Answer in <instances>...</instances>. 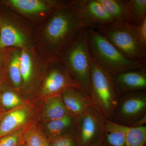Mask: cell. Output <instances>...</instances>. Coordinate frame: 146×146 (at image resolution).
I'll list each match as a JSON object with an SVG mask.
<instances>
[{"label": "cell", "instance_id": "cell-1", "mask_svg": "<svg viewBox=\"0 0 146 146\" xmlns=\"http://www.w3.org/2000/svg\"><path fill=\"white\" fill-rule=\"evenodd\" d=\"M87 44L91 57L111 76L133 69H146V64L126 57L94 29L86 30Z\"/></svg>", "mask_w": 146, "mask_h": 146}, {"label": "cell", "instance_id": "cell-2", "mask_svg": "<svg viewBox=\"0 0 146 146\" xmlns=\"http://www.w3.org/2000/svg\"><path fill=\"white\" fill-rule=\"evenodd\" d=\"M96 29L126 57L146 64V45L139 39L135 24L114 21Z\"/></svg>", "mask_w": 146, "mask_h": 146}, {"label": "cell", "instance_id": "cell-3", "mask_svg": "<svg viewBox=\"0 0 146 146\" xmlns=\"http://www.w3.org/2000/svg\"><path fill=\"white\" fill-rule=\"evenodd\" d=\"M121 94L112 76L91 56V97L94 106L106 120H112Z\"/></svg>", "mask_w": 146, "mask_h": 146}, {"label": "cell", "instance_id": "cell-4", "mask_svg": "<svg viewBox=\"0 0 146 146\" xmlns=\"http://www.w3.org/2000/svg\"><path fill=\"white\" fill-rule=\"evenodd\" d=\"M86 30L84 29L79 33L65 54V61L74 80L91 97V56L87 44Z\"/></svg>", "mask_w": 146, "mask_h": 146}, {"label": "cell", "instance_id": "cell-5", "mask_svg": "<svg viewBox=\"0 0 146 146\" xmlns=\"http://www.w3.org/2000/svg\"><path fill=\"white\" fill-rule=\"evenodd\" d=\"M145 91L121 92L111 121L125 126L134 127L146 117Z\"/></svg>", "mask_w": 146, "mask_h": 146}, {"label": "cell", "instance_id": "cell-6", "mask_svg": "<svg viewBox=\"0 0 146 146\" xmlns=\"http://www.w3.org/2000/svg\"><path fill=\"white\" fill-rule=\"evenodd\" d=\"M107 120L94 105L84 114L76 118L74 127L78 146H89L104 135Z\"/></svg>", "mask_w": 146, "mask_h": 146}, {"label": "cell", "instance_id": "cell-7", "mask_svg": "<svg viewBox=\"0 0 146 146\" xmlns=\"http://www.w3.org/2000/svg\"><path fill=\"white\" fill-rule=\"evenodd\" d=\"M61 96L68 114L75 118L82 115L93 105L91 97L80 89H65L61 93Z\"/></svg>", "mask_w": 146, "mask_h": 146}, {"label": "cell", "instance_id": "cell-8", "mask_svg": "<svg viewBox=\"0 0 146 146\" xmlns=\"http://www.w3.org/2000/svg\"><path fill=\"white\" fill-rule=\"evenodd\" d=\"M112 76L121 93L146 90V69L129 70Z\"/></svg>", "mask_w": 146, "mask_h": 146}, {"label": "cell", "instance_id": "cell-9", "mask_svg": "<svg viewBox=\"0 0 146 146\" xmlns=\"http://www.w3.org/2000/svg\"><path fill=\"white\" fill-rule=\"evenodd\" d=\"M69 88L82 90L78 84L64 71L55 69L52 71L47 76L43 88V94L50 97L61 94L64 90Z\"/></svg>", "mask_w": 146, "mask_h": 146}, {"label": "cell", "instance_id": "cell-10", "mask_svg": "<svg viewBox=\"0 0 146 146\" xmlns=\"http://www.w3.org/2000/svg\"><path fill=\"white\" fill-rule=\"evenodd\" d=\"M79 2L84 16L94 29L115 21L99 0H82Z\"/></svg>", "mask_w": 146, "mask_h": 146}, {"label": "cell", "instance_id": "cell-11", "mask_svg": "<svg viewBox=\"0 0 146 146\" xmlns=\"http://www.w3.org/2000/svg\"><path fill=\"white\" fill-rule=\"evenodd\" d=\"M30 112L26 108L17 107L0 119V138L13 133L27 122Z\"/></svg>", "mask_w": 146, "mask_h": 146}, {"label": "cell", "instance_id": "cell-12", "mask_svg": "<svg viewBox=\"0 0 146 146\" xmlns=\"http://www.w3.org/2000/svg\"><path fill=\"white\" fill-rule=\"evenodd\" d=\"M99 1L114 21L134 24L129 1L99 0Z\"/></svg>", "mask_w": 146, "mask_h": 146}, {"label": "cell", "instance_id": "cell-13", "mask_svg": "<svg viewBox=\"0 0 146 146\" xmlns=\"http://www.w3.org/2000/svg\"><path fill=\"white\" fill-rule=\"evenodd\" d=\"M25 40L23 34L12 25L4 24L0 30V48L9 46L22 47Z\"/></svg>", "mask_w": 146, "mask_h": 146}, {"label": "cell", "instance_id": "cell-14", "mask_svg": "<svg viewBox=\"0 0 146 146\" xmlns=\"http://www.w3.org/2000/svg\"><path fill=\"white\" fill-rule=\"evenodd\" d=\"M68 114L61 94L53 95L47 100L43 111V117L46 121L60 119Z\"/></svg>", "mask_w": 146, "mask_h": 146}, {"label": "cell", "instance_id": "cell-15", "mask_svg": "<svg viewBox=\"0 0 146 146\" xmlns=\"http://www.w3.org/2000/svg\"><path fill=\"white\" fill-rule=\"evenodd\" d=\"M75 119L68 114L60 119L47 121L45 128L53 139L58 138L67 134L68 131L74 127Z\"/></svg>", "mask_w": 146, "mask_h": 146}, {"label": "cell", "instance_id": "cell-16", "mask_svg": "<svg viewBox=\"0 0 146 146\" xmlns=\"http://www.w3.org/2000/svg\"><path fill=\"white\" fill-rule=\"evenodd\" d=\"M104 136L108 145L125 146V134L121 125L107 120Z\"/></svg>", "mask_w": 146, "mask_h": 146}, {"label": "cell", "instance_id": "cell-17", "mask_svg": "<svg viewBox=\"0 0 146 146\" xmlns=\"http://www.w3.org/2000/svg\"><path fill=\"white\" fill-rule=\"evenodd\" d=\"M121 125L125 134V146H145L146 126H125Z\"/></svg>", "mask_w": 146, "mask_h": 146}, {"label": "cell", "instance_id": "cell-18", "mask_svg": "<svg viewBox=\"0 0 146 146\" xmlns=\"http://www.w3.org/2000/svg\"><path fill=\"white\" fill-rule=\"evenodd\" d=\"M22 141L25 146H50L43 133L33 125L23 131Z\"/></svg>", "mask_w": 146, "mask_h": 146}, {"label": "cell", "instance_id": "cell-19", "mask_svg": "<svg viewBox=\"0 0 146 146\" xmlns=\"http://www.w3.org/2000/svg\"><path fill=\"white\" fill-rule=\"evenodd\" d=\"M9 3L18 10L25 13H40L48 9L45 3L38 0H11Z\"/></svg>", "mask_w": 146, "mask_h": 146}, {"label": "cell", "instance_id": "cell-20", "mask_svg": "<svg viewBox=\"0 0 146 146\" xmlns=\"http://www.w3.org/2000/svg\"><path fill=\"white\" fill-rule=\"evenodd\" d=\"M134 24L137 25L146 18V0L129 1Z\"/></svg>", "mask_w": 146, "mask_h": 146}, {"label": "cell", "instance_id": "cell-21", "mask_svg": "<svg viewBox=\"0 0 146 146\" xmlns=\"http://www.w3.org/2000/svg\"><path fill=\"white\" fill-rule=\"evenodd\" d=\"M20 67L22 80L27 83L31 78L32 74V62L29 55L23 50L20 56Z\"/></svg>", "mask_w": 146, "mask_h": 146}, {"label": "cell", "instance_id": "cell-22", "mask_svg": "<svg viewBox=\"0 0 146 146\" xmlns=\"http://www.w3.org/2000/svg\"><path fill=\"white\" fill-rule=\"evenodd\" d=\"M11 79L14 86L19 88L21 86L22 78L20 67V56L16 54L13 55L9 68Z\"/></svg>", "mask_w": 146, "mask_h": 146}, {"label": "cell", "instance_id": "cell-23", "mask_svg": "<svg viewBox=\"0 0 146 146\" xmlns=\"http://www.w3.org/2000/svg\"><path fill=\"white\" fill-rule=\"evenodd\" d=\"M1 102L6 108H15L22 104V100L17 94L10 91H7L2 94Z\"/></svg>", "mask_w": 146, "mask_h": 146}, {"label": "cell", "instance_id": "cell-24", "mask_svg": "<svg viewBox=\"0 0 146 146\" xmlns=\"http://www.w3.org/2000/svg\"><path fill=\"white\" fill-rule=\"evenodd\" d=\"M23 131L18 130L0 138V146H19Z\"/></svg>", "mask_w": 146, "mask_h": 146}, {"label": "cell", "instance_id": "cell-25", "mask_svg": "<svg viewBox=\"0 0 146 146\" xmlns=\"http://www.w3.org/2000/svg\"><path fill=\"white\" fill-rule=\"evenodd\" d=\"M50 146H78L75 136L65 134L60 137L54 138Z\"/></svg>", "mask_w": 146, "mask_h": 146}, {"label": "cell", "instance_id": "cell-26", "mask_svg": "<svg viewBox=\"0 0 146 146\" xmlns=\"http://www.w3.org/2000/svg\"><path fill=\"white\" fill-rule=\"evenodd\" d=\"M136 29L138 37L141 42L146 45V18L140 24L136 25Z\"/></svg>", "mask_w": 146, "mask_h": 146}, {"label": "cell", "instance_id": "cell-27", "mask_svg": "<svg viewBox=\"0 0 146 146\" xmlns=\"http://www.w3.org/2000/svg\"><path fill=\"white\" fill-rule=\"evenodd\" d=\"M89 146H106L104 136L101 138H100L99 140L96 141V143Z\"/></svg>", "mask_w": 146, "mask_h": 146}, {"label": "cell", "instance_id": "cell-28", "mask_svg": "<svg viewBox=\"0 0 146 146\" xmlns=\"http://www.w3.org/2000/svg\"></svg>", "mask_w": 146, "mask_h": 146}]
</instances>
